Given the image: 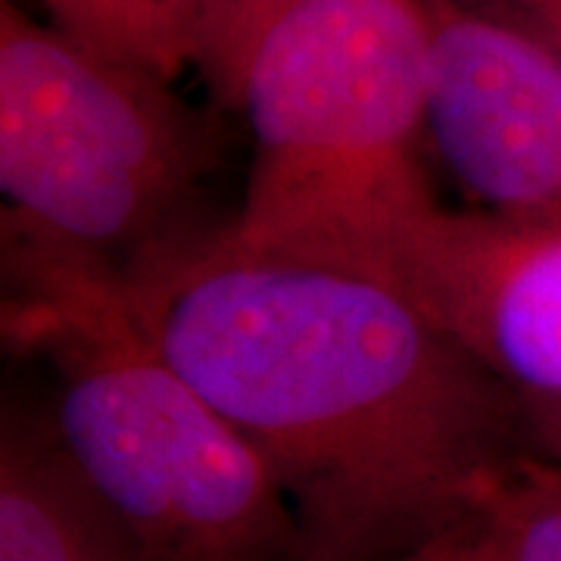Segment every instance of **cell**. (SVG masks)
I'll use <instances>...</instances> for the list:
<instances>
[{"instance_id":"9a60e30c","label":"cell","mask_w":561,"mask_h":561,"mask_svg":"<svg viewBox=\"0 0 561 561\" xmlns=\"http://www.w3.org/2000/svg\"><path fill=\"white\" fill-rule=\"evenodd\" d=\"M527 424L534 449L561 465V409H527Z\"/></svg>"},{"instance_id":"52a82bcc","label":"cell","mask_w":561,"mask_h":561,"mask_svg":"<svg viewBox=\"0 0 561 561\" xmlns=\"http://www.w3.org/2000/svg\"><path fill=\"white\" fill-rule=\"evenodd\" d=\"M0 561H135L47 421L0 412Z\"/></svg>"},{"instance_id":"8992f818","label":"cell","mask_w":561,"mask_h":561,"mask_svg":"<svg viewBox=\"0 0 561 561\" xmlns=\"http://www.w3.org/2000/svg\"><path fill=\"white\" fill-rule=\"evenodd\" d=\"M400 290L524 409H561V216L446 206Z\"/></svg>"},{"instance_id":"5bb4252c","label":"cell","mask_w":561,"mask_h":561,"mask_svg":"<svg viewBox=\"0 0 561 561\" xmlns=\"http://www.w3.org/2000/svg\"><path fill=\"white\" fill-rule=\"evenodd\" d=\"M483 7L530 22L542 35L561 44V0H483Z\"/></svg>"},{"instance_id":"7c38bea8","label":"cell","mask_w":561,"mask_h":561,"mask_svg":"<svg viewBox=\"0 0 561 561\" xmlns=\"http://www.w3.org/2000/svg\"><path fill=\"white\" fill-rule=\"evenodd\" d=\"M69 328V319L47 302L28 300L0 287V350L3 346H47Z\"/></svg>"},{"instance_id":"ba28073f","label":"cell","mask_w":561,"mask_h":561,"mask_svg":"<svg viewBox=\"0 0 561 561\" xmlns=\"http://www.w3.org/2000/svg\"><path fill=\"white\" fill-rule=\"evenodd\" d=\"M221 0H44L50 25L103 60L175 84L201 69Z\"/></svg>"},{"instance_id":"3957f363","label":"cell","mask_w":561,"mask_h":561,"mask_svg":"<svg viewBox=\"0 0 561 561\" xmlns=\"http://www.w3.org/2000/svg\"><path fill=\"white\" fill-rule=\"evenodd\" d=\"M213 153L172 84L0 0V206L91 284L119 300L140 265L206 234Z\"/></svg>"},{"instance_id":"8fae6325","label":"cell","mask_w":561,"mask_h":561,"mask_svg":"<svg viewBox=\"0 0 561 561\" xmlns=\"http://www.w3.org/2000/svg\"><path fill=\"white\" fill-rule=\"evenodd\" d=\"M300 0H221L219 16L197 69L221 106L234 110L243 69L253 57L256 44Z\"/></svg>"},{"instance_id":"4fadbf2b","label":"cell","mask_w":561,"mask_h":561,"mask_svg":"<svg viewBox=\"0 0 561 561\" xmlns=\"http://www.w3.org/2000/svg\"><path fill=\"white\" fill-rule=\"evenodd\" d=\"M390 561H500L493 534L483 522V515L468 518L449 530H443L431 540L419 542L415 549L402 552Z\"/></svg>"},{"instance_id":"5b68a950","label":"cell","mask_w":561,"mask_h":561,"mask_svg":"<svg viewBox=\"0 0 561 561\" xmlns=\"http://www.w3.org/2000/svg\"><path fill=\"white\" fill-rule=\"evenodd\" d=\"M431 160L468 206L561 216V44L468 0H431Z\"/></svg>"},{"instance_id":"30bf717a","label":"cell","mask_w":561,"mask_h":561,"mask_svg":"<svg viewBox=\"0 0 561 561\" xmlns=\"http://www.w3.org/2000/svg\"><path fill=\"white\" fill-rule=\"evenodd\" d=\"M0 287L60 309L69 324L101 319L119 300L79 275L0 206Z\"/></svg>"},{"instance_id":"9c48e42d","label":"cell","mask_w":561,"mask_h":561,"mask_svg":"<svg viewBox=\"0 0 561 561\" xmlns=\"http://www.w3.org/2000/svg\"><path fill=\"white\" fill-rule=\"evenodd\" d=\"M500 561H561V465L530 456L486 502Z\"/></svg>"},{"instance_id":"7a4b0ae2","label":"cell","mask_w":561,"mask_h":561,"mask_svg":"<svg viewBox=\"0 0 561 561\" xmlns=\"http://www.w3.org/2000/svg\"><path fill=\"white\" fill-rule=\"evenodd\" d=\"M431 0H300L256 44L234 110L253 138L231 247L400 287L446 209L427 157Z\"/></svg>"},{"instance_id":"6da1fadb","label":"cell","mask_w":561,"mask_h":561,"mask_svg":"<svg viewBox=\"0 0 561 561\" xmlns=\"http://www.w3.org/2000/svg\"><path fill=\"white\" fill-rule=\"evenodd\" d=\"M122 316L268 465L300 561H390L537 456L527 409L397 284L231 247L140 265Z\"/></svg>"},{"instance_id":"277c9868","label":"cell","mask_w":561,"mask_h":561,"mask_svg":"<svg viewBox=\"0 0 561 561\" xmlns=\"http://www.w3.org/2000/svg\"><path fill=\"white\" fill-rule=\"evenodd\" d=\"M50 431L135 561H300V530L241 431L131 331L69 324Z\"/></svg>"}]
</instances>
